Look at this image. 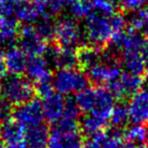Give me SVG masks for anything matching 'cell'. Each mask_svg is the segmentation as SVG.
Here are the masks:
<instances>
[{
    "label": "cell",
    "instance_id": "6da1fadb",
    "mask_svg": "<svg viewBox=\"0 0 148 148\" xmlns=\"http://www.w3.org/2000/svg\"><path fill=\"white\" fill-rule=\"evenodd\" d=\"M36 88L32 81L21 75H8L0 79V97L18 107L34 99Z\"/></svg>",
    "mask_w": 148,
    "mask_h": 148
},
{
    "label": "cell",
    "instance_id": "7a4b0ae2",
    "mask_svg": "<svg viewBox=\"0 0 148 148\" xmlns=\"http://www.w3.org/2000/svg\"><path fill=\"white\" fill-rule=\"evenodd\" d=\"M111 16L92 11L85 17L84 35L89 46L101 49L112 41L115 32L112 27Z\"/></svg>",
    "mask_w": 148,
    "mask_h": 148
},
{
    "label": "cell",
    "instance_id": "3957f363",
    "mask_svg": "<svg viewBox=\"0 0 148 148\" xmlns=\"http://www.w3.org/2000/svg\"><path fill=\"white\" fill-rule=\"evenodd\" d=\"M54 89L61 95L77 93L88 87L89 80L82 69L64 68L58 69L52 77Z\"/></svg>",
    "mask_w": 148,
    "mask_h": 148
},
{
    "label": "cell",
    "instance_id": "277c9868",
    "mask_svg": "<svg viewBox=\"0 0 148 148\" xmlns=\"http://www.w3.org/2000/svg\"><path fill=\"white\" fill-rule=\"evenodd\" d=\"M54 40L59 47L74 49L81 43L82 32L76 19L64 17L56 23L54 27Z\"/></svg>",
    "mask_w": 148,
    "mask_h": 148
},
{
    "label": "cell",
    "instance_id": "5b68a950",
    "mask_svg": "<svg viewBox=\"0 0 148 148\" xmlns=\"http://www.w3.org/2000/svg\"><path fill=\"white\" fill-rule=\"evenodd\" d=\"M19 48L29 57H42L49 50L48 41L38 34L35 25H25L19 29Z\"/></svg>",
    "mask_w": 148,
    "mask_h": 148
},
{
    "label": "cell",
    "instance_id": "8992f818",
    "mask_svg": "<svg viewBox=\"0 0 148 148\" xmlns=\"http://www.w3.org/2000/svg\"><path fill=\"white\" fill-rule=\"evenodd\" d=\"M13 118L23 127L31 128L41 125L44 121L43 103L37 97H34L31 101L16 107L13 111Z\"/></svg>",
    "mask_w": 148,
    "mask_h": 148
},
{
    "label": "cell",
    "instance_id": "52a82bcc",
    "mask_svg": "<svg viewBox=\"0 0 148 148\" xmlns=\"http://www.w3.org/2000/svg\"><path fill=\"white\" fill-rule=\"evenodd\" d=\"M121 75V66L112 58L103 60L87 70L88 80L97 85L110 84L119 79Z\"/></svg>",
    "mask_w": 148,
    "mask_h": 148
},
{
    "label": "cell",
    "instance_id": "ba28073f",
    "mask_svg": "<svg viewBox=\"0 0 148 148\" xmlns=\"http://www.w3.org/2000/svg\"><path fill=\"white\" fill-rule=\"evenodd\" d=\"M144 79L140 75H135L131 73H122L119 79L108 85V89L112 93L115 99L122 101L125 97L137 92L142 88Z\"/></svg>",
    "mask_w": 148,
    "mask_h": 148
},
{
    "label": "cell",
    "instance_id": "9c48e42d",
    "mask_svg": "<svg viewBox=\"0 0 148 148\" xmlns=\"http://www.w3.org/2000/svg\"><path fill=\"white\" fill-rule=\"evenodd\" d=\"M127 108L129 121L133 125L148 124V89L141 88L132 95Z\"/></svg>",
    "mask_w": 148,
    "mask_h": 148
},
{
    "label": "cell",
    "instance_id": "30bf717a",
    "mask_svg": "<svg viewBox=\"0 0 148 148\" xmlns=\"http://www.w3.org/2000/svg\"><path fill=\"white\" fill-rule=\"evenodd\" d=\"M27 77L36 83L52 80V71L49 61L42 57H29L25 69Z\"/></svg>",
    "mask_w": 148,
    "mask_h": 148
},
{
    "label": "cell",
    "instance_id": "8fae6325",
    "mask_svg": "<svg viewBox=\"0 0 148 148\" xmlns=\"http://www.w3.org/2000/svg\"><path fill=\"white\" fill-rule=\"evenodd\" d=\"M27 60V55L19 47L11 46L4 53V63L6 70L11 75L21 76L25 73Z\"/></svg>",
    "mask_w": 148,
    "mask_h": 148
},
{
    "label": "cell",
    "instance_id": "7c38bea8",
    "mask_svg": "<svg viewBox=\"0 0 148 148\" xmlns=\"http://www.w3.org/2000/svg\"><path fill=\"white\" fill-rule=\"evenodd\" d=\"M84 140L79 131L62 134L53 130L50 133L47 148H83Z\"/></svg>",
    "mask_w": 148,
    "mask_h": 148
},
{
    "label": "cell",
    "instance_id": "4fadbf2b",
    "mask_svg": "<svg viewBox=\"0 0 148 148\" xmlns=\"http://www.w3.org/2000/svg\"><path fill=\"white\" fill-rule=\"evenodd\" d=\"M47 53L49 55L50 62L58 69L73 68L78 65L76 51L71 48H63L57 46L49 49Z\"/></svg>",
    "mask_w": 148,
    "mask_h": 148
},
{
    "label": "cell",
    "instance_id": "5bb4252c",
    "mask_svg": "<svg viewBox=\"0 0 148 148\" xmlns=\"http://www.w3.org/2000/svg\"><path fill=\"white\" fill-rule=\"evenodd\" d=\"M25 128L15 120H9L5 122L0 127V135L2 143L7 146V148L13 147L25 142Z\"/></svg>",
    "mask_w": 148,
    "mask_h": 148
},
{
    "label": "cell",
    "instance_id": "9a60e30c",
    "mask_svg": "<svg viewBox=\"0 0 148 148\" xmlns=\"http://www.w3.org/2000/svg\"><path fill=\"white\" fill-rule=\"evenodd\" d=\"M65 101L63 95H59L58 92H54L50 97L43 99V111L44 118L49 123L56 124L63 116Z\"/></svg>",
    "mask_w": 148,
    "mask_h": 148
},
{
    "label": "cell",
    "instance_id": "2e32d148",
    "mask_svg": "<svg viewBox=\"0 0 148 148\" xmlns=\"http://www.w3.org/2000/svg\"><path fill=\"white\" fill-rule=\"evenodd\" d=\"M115 105V97L112 95L108 87H97L95 105L90 114L105 121H109Z\"/></svg>",
    "mask_w": 148,
    "mask_h": 148
},
{
    "label": "cell",
    "instance_id": "e0dca14e",
    "mask_svg": "<svg viewBox=\"0 0 148 148\" xmlns=\"http://www.w3.org/2000/svg\"><path fill=\"white\" fill-rule=\"evenodd\" d=\"M49 128L45 124L27 128L25 134V143L29 148H47L50 138Z\"/></svg>",
    "mask_w": 148,
    "mask_h": 148
},
{
    "label": "cell",
    "instance_id": "ac0fdd59",
    "mask_svg": "<svg viewBox=\"0 0 148 148\" xmlns=\"http://www.w3.org/2000/svg\"><path fill=\"white\" fill-rule=\"evenodd\" d=\"M39 12L41 18L52 19L67 6L68 0H29ZM40 18V19H41Z\"/></svg>",
    "mask_w": 148,
    "mask_h": 148
},
{
    "label": "cell",
    "instance_id": "d6986e66",
    "mask_svg": "<svg viewBox=\"0 0 148 148\" xmlns=\"http://www.w3.org/2000/svg\"><path fill=\"white\" fill-rule=\"evenodd\" d=\"M77 63L83 70H88L93 65L105 60L101 49L91 46H83L76 51Z\"/></svg>",
    "mask_w": 148,
    "mask_h": 148
},
{
    "label": "cell",
    "instance_id": "ffe728a7",
    "mask_svg": "<svg viewBox=\"0 0 148 148\" xmlns=\"http://www.w3.org/2000/svg\"><path fill=\"white\" fill-rule=\"evenodd\" d=\"M19 33L15 17H0V44H11Z\"/></svg>",
    "mask_w": 148,
    "mask_h": 148
},
{
    "label": "cell",
    "instance_id": "44dd1931",
    "mask_svg": "<svg viewBox=\"0 0 148 148\" xmlns=\"http://www.w3.org/2000/svg\"><path fill=\"white\" fill-rule=\"evenodd\" d=\"M122 65L128 73L140 75V76L146 70L142 53H123Z\"/></svg>",
    "mask_w": 148,
    "mask_h": 148
},
{
    "label": "cell",
    "instance_id": "7402d4cb",
    "mask_svg": "<svg viewBox=\"0 0 148 148\" xmlns=\"http://www.w3.org/2000/svg\"><path fill=\"white\" fill-rule=\"evenodd\" d=\"M97 99V88L86 87L77 92L74 97V101L80 112L85 114H90L92 112Z\"/></svg>",
    "mask_w": 148,
    "mask_h": 148
},
{
    "label": "cell",
    "instance_id": "603a6c76",
    "mask_svg": "<svg viewBox=\"0 0 148 148\" xmlns=\"http://www.w3.org/2000/svg\"><path fill=\"white\" fill-rule=\"evenodd\" d=\"M107 125L108 121H105V120L101 119L92 114H88L82 118L80 124H79V128H80L81 133L83 135L90 137V136L105 130Z\"/></svg>",
    "mask_w": 148,
    "mask_h": 148
},
{
    "label": "cell",
    "instance_id": "cb8c5ba5",
    "mask_svg": "<svg viewBox=\"0 0 148 148\" xmlns=\"http://www.w3.org/2000/svg\"><path fill=\"white\" fill-rule=\"evenodd\" d=\"M123 138L126 142L143 145L148 140V129L143 125H132L127 127L123 132Z\"/></svg>",
    "mask_w": 148,
    "mask_h": 148
},
{
    "label": "cell",
    "instance_id": "d4e9b609",
    "mask_svg": "<svg viewBox=\"0 0 148 148\" xmlns=\"http://www.w3.org/2000/svg\"><path fill=\"white\" fill-rule=\"evenodd\" d=\"M14 16L17 19V21L23 23L25 25H31V23H36L41 18L38 10L34 7V5L31 2L18 5Z\"/></svg>",
    "mask_w": 148,
    "mask_h": 148
},
{
    "label": "cell",
    "instance_id": "484cf974",
    "mask_svg": "<svg viewBox=\"0 0 148 148\" xmlns=\"http://www.w3.org/2000/svg\"><path fill=\"white\" fill-rule=\"evenodd\" d=\"M109 121L110 124L118 130L125 127L129 122V114H128L127 105L123 103H119L115 105L111 113V116H110Z\"/></svg>",
    "mask_w": 148,
    "mask_h": 148
},
{
    "label": "cell",
    "instance_id": "4316f807",
    "mask_svg": "<svg viewBox=\"0 0 148 148\" xmlns=\"http://www.w3.org/2000/svg\"><path fill=\"white\" fill-rule=\"evenodd\" d=\"M91 12L97 11L105 15H113L119 5L118 0H85Z\"/></svg>",
    "mask_w": 148,
    "mask_h": 148
},
{
    "label": "cell",
    "instance_id": "83f0119b",
    "mask_svg": "<svg viewBox=\"0 0 148 148\" xmlns=\"http://www.w3.org/2000/svg\"><path fill=\"white\" fill-rule=\"evenodd\" d=\"M148 29V7H143L132 13L129 19V29L132 32L145 31Z\"/></svg>",
    "mask_w": 148,
    "mask_h": 148
},
{
    "label": "cell",
    "instance_id": "f1b7e54d",
    "mask_svg": "<svg viewBox=\"0 0 148 148\" xmlns=\"http://www.w3.org/2000/svg\"><path fill=\"white\" fill-rule=\"evenodd\" d=\"M66 7L74 19L85 18L91 12L85 0H68Z\"/></svg>",
    "mask_w": 148,
    "mask_h": 148
},
{
    "label": "cell",
    "instance_id": "f546056e",
    "mask_svg": "<svg viewBox=\"0 0 148 148\" xmlns=\"http://www.w3.org/2000/svg\"><path fill=\"white\" fill-rule=\"evenodd\" d=\"M54 27L55 25H52L51 19H39L38 25H35L36 29H37L38 34L41 36L43 39L49 40L54 38Z\"/></svg>",
    "mask_w": 148,
    "mask_h": 148
},
{
    "label": "cell",
    "instance_id": "4dcf8cb0",
    "mask_svg": "<svg viewBox=\"0 0 148 148\" xmlns=\"http://www.w3.org/2000/svg\"><path fill=\"white\" fill-rule=\"evenodd\" d=\"M126 143L125 139L123 138L121 130H116L115 132L109 134L103 143V148H122Z\"/></svg>",
    "mask_w": 148,
    "mask_h": 148
},
{
    "label": "cell",
    "instance_id": "1f68e13d",
    "mask_svg": "<svg viewBox=\"0 0 148 148\" xmlns=\"http://www.w3.org/2000/svg\"><path fill=\"white\" fill-rule=\"evenodd\" d=\"M108 135L109 134L105 130H103V131L90 136L86 140H84L83 148H103Z\"/></svg>",
    "mask_w": 148,
    "mask_h": 148
},
{
    "label": "cell",
    "instance_id": "d6a6232c",
    "mask_svg": "<svg viewBox=\"0 0 148 148\" xmlns=\"http://www.w3.org/2000/svg\"><path fill=\"white\" fill-rule=\"evenodd\" d=\"M79 114H80V111H79V109L77 108L76 103L74 101V99H70L69 97V99H66L62 118H66V119L77 121L79 118Z\"/></svg>",
    "mask_w": 148,
    "mask_h": 148
},
{
    "label": "cell",
    "instance_id": "836d02e7",
    "mask_svg": "<svg viewBox=\"0 0 148 148\" xmlns=\"http://www.w3.org/2000/svg\"><path fill=\"white\" fill-rule=\"evenodd\" d=\"M119 1V6H121L126 11H137L142 9L146 4L148 0H118Z\"/></svg>",
    "mask_w": 148,
    "mask_h": 148
},
{
    "label": "cell",
    "instance_id": "e575fe53",
    "mask_svg": "<svg viewBox=\"0 0 148 148\" xmlns=\"http://www.w3.org/2000/svg\"><path fill=\"white\" fill-rule=\"evenodd\" d=\"M12 115H13L12 105H10L4 99L0 97V125H2L5 122L11 120Z\"/></svg>",
    "mask_w": 148,
    "mask_h": 148
},
{
    "label": "cell",
    "instance_id": "d590c367",
    "mask_svg": "<svg viewBox=\"0 0 148 148\" xmlns=\"http://www.w3.org/2000/svg\"><path fill=\"white\" fill-rule=\"evenodd\" d=\"M36 91H37L38 95L41 97H43V99H46V97L53 95V93L55 92V89H54L52 80L42 81V82L37 83Z\"/></svg>",
    "mask_w": 148,
    "mask_h": 148
},
{
    "label": "cell",
    "instance_id": "8d00e7d4",
    "mask_svg": "<svg viewBox=\"0 0 148 148\" xmlns=\"http://www.w3.org/2000/svg\"><path fill=\"white\" fill-rule=\"evenodd\" d=\"M6 66L4 63V53L0 49V79H2L4 76H6Z\"/></svg>",
    "mask_w": 148,
    "mask_h": 148
},
{
    "label": "cell",
    "instance_id": "74e56055",
    "mask_svg": "<svg viewBox=\"0 0 148 148\" xmlns=\"http://www.w3.org/2000/svg\"><path fill=\"white\" fill-rule=\"evenodd\" d=\"M142 56H143L146 69H148V43H147V45H146L145 49H144L143 52H142Z\"/></svg>",
    "mask_w": 148,
    "mask_h": 148
},
{
    "label": "cell",
    "instance_id": "f35d334b",
    "mask_svg": "<svg viewBox=\"0 0 148 148\" xmlns=\"http://www.w3.org/2000/svg\"><path fill=\"white\" fill-rule=\"evenodd\" d=\"M9 148H29V147H27L25 142H23V143L18 144V145H16V146H13V147H9Z\"/></svg>",
    "mask_w": 148,
    "mask_h": 148
},
{
    "label": "cell",
    "instance_id": "ab89813d",
    "mask_svg": "<svg viewBox=\"0 0 148 148\" xmlns=\"http://www.w3.org/2000/svg\"><path fill=\"white\" fill-rule=\"evenodd\" d=\"M144 82L147 84V86H148V73L146 74V76H145V79H144Z\"/></svg>",
    "mask_w": 148,
    "mask_h": 148
},
{
    "label": "cell",
    "instance_id": "60d3db41",
    "mask_svg": "<svg viewBox=\"0 0 148 148\" xmlns=\"http://www.w3.org/2000/svg\"><path fill=\"white\" fill-rule=\"evenodd\" d=\"M0 148H4V147H0Z\"/></svg>",
    "mask_w": 148,
    "mask_h": 148
}]
</instances>
